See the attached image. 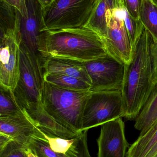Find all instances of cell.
<instances>
[{"label":"cell","instance_id":"11","mask_svg":"<svg viewBox=\"0 0 157 157\" xmlns=\"http://www.w3.org/2000/svg\"><path fill=\"white\" fill-rule=\"evenodd\" d=\"M98 157H125L129 148L125 136V125L121 117L101 125L97 140Z\"/></svg>","mask_w":157,"mask_h":157},{"label":"cell","instance_id":"15","mask_svg":"<svg viewBox=\"0 0 157 157\" xmlns=\"http://www.w3.org/2000/svg\"><path fill=\"white\" fill-rule=\"evenodd\" d=\"M33 134L45 141L54 152L68 157H77V145L81 135L75 138L66 139L46 132L36 126Z\"/></svg>","mask_w":157,"mask_h":157},{"label":"cell","instance_id":"13","mask_svg":"<svg viewBox=\"0 0 157 157\" xmlns=\"http://www.w3.org/2000/svg\"><path fill=\"white\" fill-rule=\"evenodd\" d=\"M41 64L43 76L51 74L68 75L83 79L91 85L84 63L48 56L41 58Z\"/></svg>","mask_w":157,"mask_h":157},{"label":"cell","instance_id":"14","mask_svg":"<svg viewBox=\"0 0 157 157\" xmlns=\"http://www.w3.org/2000/svg\"><path fill=\"white\" fill-rule=\"evenodd\" d=\"M37 127L42 131L66 139L78 137L77 133L61 124L44 109L42 102L26 110Z\"/></svg>","mask_w":157,"mask_h":157},{"label":"cell","instance_id":"8","mask_svg":"<svg viewBox=\"0 0 157 157\" xmlns=\"http://www.w3.org/2000/svg\"><path fill=\"white\" fill-rule=\"evenodd\" d=\"M125 6L108 9L107 36L102 40L108 54L124 64L131 61L134 48L124 23Z\"/></svg>","mask_w":157,"mask_h":157},{"label":"cell","instance_id":"32","mask_svg":"<svg viewBox=\"0 0 157 157\" xmlns=\"http://www.w3.org/2000/svg\"><path fill=\"white\" fill-rule=\"evenodd\" d=\"M41 5L45 7L49 5L54 0H38Z\"/></svg>","mask_w":157,"mask_h":157},{"label":"cell","instance_id":"24","mask_svg":"<svg viewBox=\"0 0 157 157\" xmlns=\"http://www.w3.org/2000/svg\"><path fill=\"white\" fill-rule=\"evenodd\" d=\"M124 23L132 46L134 49L138 40L143 32L144 27L140 20L134 19L125 8Z\"/></svg>","mask_w":157,"mask_h":157},{"label":"cell","instance_id":"18","mask_svg":"<svg viewBox=\"0 0 157 157\" xmlns=\"http://www.w3.org/2000/svg\"><path fill=\"white\" fill-rule=\"evenodd\" d=\"M157 142V120L128 148L125 157H145Z\"/></svg>","mask_w":157,"mask_h":157},{"label":"cell","instance_id":"26","mask_svg":"<svg viewBox=\"0 0 157 157\" xmlns=\"http://www.w3.org/2000/svg\"><path fill=\"white\" fill-rule=\"evenodd\" d=\"M88 131H84L79 137L77 145L78 153L77 157H92L88 145Z\"/></svg>","mask_w":157,"mask_h":157},{"label":"cell","instance_id":"35","mask_svg":"<svg viewBox=\"0 0 157 157\" xmlns=\"http://www.w3.org/2000/svg\"><path fill=\"white\" fill-rule=\"evenodd\" d=\"M154 1V2L157 5V0H153Z\"/></svg>","mask_w":157,"mask_h":157},{"label":"cell","instance_id":"19","mask_svg":"<svg viewBox=\"0 0 157 157\" xmlns=\"http://www.w3.org/2000/svg\"><path fill=\"white\" fill-rule=\"evenodd\" d=\"M139 17L153 41L157 42V5L153 0H140Z\"/></svg>","mask_w":157,"mask_h":157},{"label":"cell","instance_id":"23","mask_svg":"<svg viewBox=\"0 0 157 157\" xmlns=\"http://www.w3.org/2000/svg\"><path fill=\"white\" fill-rule=\"evenodd\" d=\"M27 147L38 157H68L54 152L45 141L38 138L33 134Z\"/></svg>","mask_w":157,"mask_h":157},{"label":"cell","instance_id":"28","mask_svg":"<svg viewBox=\"0 0 157 157\" xmlns=\"http://www.w3.org/2000/svg\"><path fill=\"white\" fill-rule=\"evenodd\" d=\"M9 5L14 7L22 15L25 16L27 12L26 0H2Z\"/></svg>","mask_w":157,"mask_h":157},{"label":"cell","instance_id":"9","mask_svg":"<svg viewBox=\"0 0 157 157\" xmlns=\"http://www.w3.org/2000/svg\"><path fill=\"white\" fill-rule=\"evenodd\" d=\"M91 80L90 92L121 90L124 78V64L110 55L84 63Z\"/></svg>","mask_w":157,"mask_h":157},{"label":"cell","instance_id":"6","mask_svg":"<svg viewBox=\"0 0 157 157\" xmlns=\"http://www.w3.org/2000/svg\"><path fill=\"white\" fill-rule=\"evenodd\" d=\"M43 83L40 61L20 45V75L14 93L24 109L41 102Z\"/></svg>","mask_w":157,"mask_h":157},{"label":"cell","instance_id":"16","mask_svg":"<svg viewBox=\"0 0 157 157\" xmlns=\"http://www.w3.org/2000/svg\"><path fill=\"white\" fill-rule=\"evenodd\" d=\"M116 7L115 0H98L84 27L93 30L104 39L107 36L106 13L108 9Z\"/></svg>","mask_w":157,"mask_h":157},{"label":"cell","instance_id":"12","mask_svg":"<svg viewBox=\"0 0 157 157\" xmlns=\"http://www.w3.org/2000/svg\"><path fill=\"white\" fill-rule=\"evenodd\" d=\"M35 126L26 110L14 115L0 117V133L26 147Z\"/></svg>","mask_w":157,"mask_h":157},{"label":"cell","instance_id":"1","mask_svg":"<svg viewBox=\"0 0 157 157\" xmlns=\"http://www.w3.org/2000/svg\"><path fill=\"white\" fill-rule=\"evenodd\" d=\"M152 41L151 35L144 29L134 49L131 61L124 64L121 92L123 117L128 120L136 119L157 83L151 59Z\"/></svg>","mask_w":157,"mask_h":157},{"label":"cell","instance_id":"27","mask_svg":"<svg viewBox=\"0 0 157 157\" xmlns=\"http://www.w3.org/2000/svg\"><path fill=\"white\" fill-rule=\"evenodd\" d=\"M124 5L130 15L136 20H140V0H124Z\"/></svg>","mask_w":157,"mask_h":157},{"label":"cell","instance_id":"29","mask_svg":"<svg viewBox=\"0 0 157 157\" xmlns=\"http://www.w3.org/2000/svg\"><path fill=\"white\" fill-rule=\"evenodd\" d=\"M150 51L154 74L157 82V42H154L153 39L151 42Z\"/></svg>","mask_w":157,"mask_h":157},{"label":"cell","instance_id":"21","mask_svg":"<svg viewBox=\"0 0 157 157\" xmlns=\"http://www.w3.org/2000/svg\"><path fill=\"white\" fill-rule=\"evenodd\" d=\"M10 89L0 86V117L14 115L25 111Z\"/></svg>","mask_w":157,"mask_h":157},{"label":"cell","instance_id":"34","mask_svg":"<svg viewBox=\"0 0 157 157\" xmlns=\"http://www.w3.org/2000/svg\"><path fill=\"white\" fill-rule=\"evenodd\" d=\"M27 155L28 157H38L36 155H34L31 150L29 148H27Z\"/></svg>","mask_w":157,"mask_h":157},{"label":"cell","instance_id":"25","mask_svg":"<svg viewBox=\"0 0 157 157\" xmlns=\"http://www.w3.org/2000/svg\"><path fill=\"white\" fill-rule=\"evenodd\" d=\"M26 146L12 140L0 149V157H28Z\"/></svg>","mask_w":157,"mask_h":157},{"label":"cell","instance_id":"20","mask_svg":"<svg viewBox=\"0 0 157 157\" xmlns=\"http://www.w3.org/2000/svg\"><path fill=\"white\" fill-rule=\"evenodd\" d=\"M43 80L61 88L75 91H89L91 85L76 77L61 75L51 74L43 76Z\"/></svg>","mask_w":157,"mask_h":157},{"label":"cell","instance_id":"31","mask_svg":"<svg viewBox=\"0 0 157 157\" xmlns=\"http://www.w3.org/2000/svg\"><path fill=\"white\" fill-rule=\"evenodd\" d=\"M157 154V142L145 157H155Z\"/></svg>","mask_w":157,"mask_h":157},{"label":"cell","instance_id":"4","mask_svg":"<svg viewBox=\"0 0 157 157\" xmlns=\"http://www.w3.org/2000/svg\"><path fill=\"white\" fill-rule=\"evenodd\" d=\"M98 0H54L44 7L41 31L83 28Z\"/></svg>","mask_w":157,"mask_h":157},{"label":"cell","instance_id":"30","mask_svg":"<svg viewBox=\"0 0 157 157\" xmlns=\"http://www.w3.org/2000/svg\"><path fill=\"white\" fill-rule=\"evenodd\" d=\"M12 140L13 139L10 136L0 133V149L4 147Z\"/></svg>","mask_w":157,"mask_h":157},{"label":"cell","instance_id":"33","mask_svg":"<svg viewBox=\"0 0 157 157\" xmlns=\"http://www.w3.org/2000/svg\"><path fill=\"white\" fill-rule=\"evenodd\" d=\"M116 2V7H124V0H115Z\"/></svg>","mask_w":157,"mask_h":157},{"label":"cell","instance_id":"10","mask_svg":"<svg viewBox=\"0 0 157 157\" xmlns=\"http://www.w3.org/2000/svg\"><path fill=\"white\" fill-rule=\"evenodd\" d=\"M20 75V42L15 34L1 35L0 86L14 91Z\"/></svg>","mask_w":157,"mask_h":157},{"label":"cell","instance_id":"2","mask_svg":"<svg viewBox=\"0 0 157 157\" xmlns=\"http://www.w3.org/2000/svg\"><path fill=\"white\" fill-rule=\"evenodd\" d=\"M40 54L84 63L108 55L102 38L84 27L45 31Z\"/></svg>","mask_w":157,"mask_h":157},{"label":"cell","instance_id":"3","mask_svg":"<svg viewBox=\"0 0 157 157\" xmlns=\"http://www.w3.org/2000/svg\"><path fill=\"white\" fill-rule=\"evenodd\" d=\"M90 93L65 89L43 80L41 101L46 111L58 122L81 134L83 112Z\"/></svg>","mask_w":157,"mask_h":157},{"label":"cell","instance_id":"7","mask_svg":"<svg viewBox=\"0 0 157 157\" xmlns=\"http://www.w3.org/2000/svg\"><path fill=\"white\" fill-rule=\"evenodd\" d=\"M26 4L27 12L25 16L16 9L15 34L20 45L41 62L40 51L45 35V31H41L44 7L38 0H26Z\"/></svg>","mask_w":157,"mask_h":157},{"label":"cell","instance_id":"17","mask_svg":"<svg viewBox=\"0 0 157 157\" xmlns=\"http://www.w3.org/2000/svg\"><path fill=\"white\" fill-rule=\"evenodd\" d=\"M157 120V83L135 119L134 127L142 135Z\"/></svg>","mask_w":157,"mask_h":157},{"label":"cell","instance_id":"36","mask_svg":"<svg viewBox=\"0 0 157 157\" xmlns=\"http://www.w3.org/2000/svg\"><path fill=\"white\" fill-rule=\"evenodd\" d=\"M155 157H157V154L156 156Z\"/></svg>","mask_w":157,"mask_h":157},{"label":"cell","instance_id":"5","mask_svg":"<svg viewBox=\"0 0 157 157\" xmlns=\"http://www.w3.org/2000/svg\"><path fill=\"white\" fill-rule=\"evenodd\" d=\"M121 90L90 92L82 117V132L123 117Z\"/></svg>","mask_w":157,"mask_h":157},{"label":"cell","instance_id":"22","mask_svg":"<svg viewBox=\"0 0 157 157\" xmlns=\"http://www.w3.org/2000/svg\"><path fill=\"white\" fill-rule=\"evenodd\" d=\"M0 7L1 35L14 33L16 22V10L2 0H1Z\"/></svg>","mask_w":157,"mask_h":157}]
</instances>
